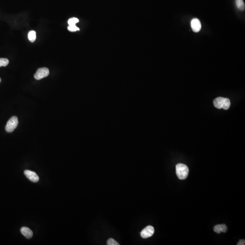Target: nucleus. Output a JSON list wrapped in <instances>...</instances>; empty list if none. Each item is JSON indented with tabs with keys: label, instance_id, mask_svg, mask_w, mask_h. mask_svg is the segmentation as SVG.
<instances>
[{
	"label": "nucleus",
	"instance_id": "12",
	"mask_svg": "<svg viewBox=\"0 0 245 245\" xmlns=\"http://www.w3.org/2000/svg\"><path fill=\"white\" fill-rule=\"evenodd\" d=\"M9 60L6 58H0V67L6 66L9 64Z\"/></svg>",
	"mask_w": 245,
	"mask_h": 245
},
{
	"label": "nucleus",
	"instance_id": "4",
	"mask_svg": "<svg viewBox=\"0 0 245 245\" xmlns=\"http://www.w3.org/2000/svg\"><path fill=\"white\" fill-rule=\"evenodd\" d=\"M49 74V70L47 68H41L38 69L36 72L35 74L34 78L36 80H40L48 76Z\"/></svg>",
	"mask_w": 245,
	"mask_h": 245
},
{
	"label": "nucleus",
	"instance_id": "16",
	"mask_svg": "<svg viewBox=\"0 0 245 245\" xmlns=\"http://www.w3.org/2000/svg\"><path fill=\"white\" fill-rule=\"evenodd\" d=\"M245 240H241L239 241V242L237 243V245H245Z\"/></svg>",
	"mask_w": 245,
	"mask_h": 245
},
{
	"label": "nucleus",
	"instance_id": "5",
	"mask_svg": "<svg viewBox=\"0 0 245 245\" xmlns=\"http://www.w3.org/2000/svg\"><path fill=\"white\" fill-rule=\"evenodd\" d=\"M154 229L151 226H148L144 228L140 233L141 237L143 238H147L151 237L154 234Z\"/></svg>",
	"mask_w": 245,
	"mask_h": 245
},
{
	"label": "nucleus",
	"instance_id": "1",
	"mask_svg": "<svg viewBox=\"0 0 245 245\" xmlns=\"http://www.w3.org/2000/svg\"><path fill=\"white\" fill-rule=\"evenodd\" d=\"M176 172L177 176L179 179H185L189 175V167L183 163H179L176 166Z\"/></svg>",
	"mask_w": 245,
	"mask_h": 245
},
{
	"label": "nucleus",
	"instance_id": "3",
	"mask_svg": "<svg viewBox=\"0 0 245 245\" xmlns=\"http://www.w3.org/2000/svg\"><path fill=\"white\" fill-rule=\"evenodd\" d=\"M18 124V118L13 116L9 119L5 127L6 131L8 133H11L14 131Z\"/></svg>",
	"mask_w": 245,
	"mask_h": 245
},
{
	"label": "nucleus",
	"instance_id": "15",
	"mask_svg": "<svg viewBox=\"0 0 245 245\" xmlns=\"http://www.w3.org/2000/svg\"><path fill=\"white\" fill-rule=\"evenodd\" d=\"M68 29L69 31H71V32H75V31H76L77 30H80V29L78 27H77L76 25H69L68 27Z\"/></svg>",
	"mask_w": 245,
	"mask_h": 245
},
{
	"label": "nucleus",
	"instance_id": "10",
	"mask_svg": "<svg viewBox=\"0 0 245 245\" xmlns=\"http://www.w3.org/2000/svg\"><path fill=\"white\" fill-rule=\"evenodd\" d=\"M236 4L237 7L239 10L241 11L245 10V3L243 0H236Z\"/></svg>",
	"mask_w": 245,
	"mask_h": 245
},
{
	"label": "nucleus",
	"instance_id": "6",
	"mask_svg": "<svg viewBox=\"0 0 245 245\" xmlns=\"http://www.w3.org/2000/svg\"><path fill=\"white\" fill-rule=\"evenodd\" d=\"M24 174L26 178L33 183H37L39 180V177L36 172L31 171L29 170H25L24 171Z\"/></svg>",
	"mask_w": 245,
	"mask_h": 245
},
{
	"label": "nucleus",
	"instance_id": "11",
	"mask_svg": "<svg viewBox=\"0 0 245 245\" xmlns=\"http://www.w3.org/2000/svg\"><path fill=\"white\" fill-rule=\"evenodd\" d=\"M28 39L31 42H34L36 40V32L34 30H31L28 33Z\"/></svg>",
	"mask_w": 245,
	"mask_h": 245
},
{
	"label": "nucleus",
	"instance_id": "7",
	"mask_svg": "<svg viewBox=\"0 0 245 245\" xmlns=\"http://www.w3.org/2000/svg\"><path fill=\"white\" fill-rule=\"evenodd\" d=\"M192 30L195 32H198L201 30V23L199 20L194 18L192 20L191 23Z\"/></svg>",
	"mask_w": 245,
	"mask_h": 245
},
{
	"label": "nucleus",
	"instance_id": "17",
	"mask_svg": "<svg viewBox=\"0 0 245 245\" xmlns=\"http://www.w3.org/2000/svg\"><path fill=\"white\" fill-rule=\"evenodd\" d=\"M1 79L0 78V83H1Z\"/></svg>",
	"mask_w": 245,
	"mask_h": 245
},
{
	"label": "nucleus",
	"instance_id": "13",
	"mask_svg": "<svg viewBox=\"0 0 245 245\" xmlns=\"http://www.w3.org/2000/svg\"><path fill=\"white\" fill-rule=\"evenodd\" d=\"M79 22V20L78 18H75V17L71 18L68 21V23L69 25H76V24Z\"/></svg>",
	"mask_w": 245,
	"mask_h": 245
},
{
	"label": "nucleus",
	"instance_id": "14",
	"mask_svg": "<svg viewBox=\"0 0 245 245\" xmlns=\"http://www.w3.org/2000/svg\"><path fill=\"white\" fill-rule=\"evenodd\" d=\"M107 244L108 245H119V243L115 241L114 239L112 238H109L107 241Z\"/></svg>",
	"mask_w": 245,
	"mask_h": 245
},
{
	"label": "nucleus",
	"instance_id": "2",
	"mask_svg": "<svg viewBox=\"0 0 245 245\" xmlns=\"http://www.w3.org/2000/svg\"><path fill=\"white\" fill-rule=\"evenodd\" d=\"M213 104L214 106L217 109L222 108L225 110H227L230 108L231 102L229 99L219 97L214 100Z\"/></svg>",
	"mask_w": 245,
	"mask_h": 245
},
{
	"label": "nucleus",
	"instance_id": "9",
	"mask_svg": "<svg viewBox=\"0 0 245 245\" xmlns=\"http://www.w3.org/2000/svg\"><path fill=\"white\" fill-rule=\"evenodd\" d=\"M213 230L215 232L218 234L222 232L225 233L227 231V227L225 224H219L213 227Z\"/></svg>",
	"mask_w": 245,
	"mask_h": 245
},
{
	"label": "nucleus",
	"instance_id": "8",
	"mask_svg": "<svg viewBox=\"0 0 245 245\" xmlns=\"http://www.w3.org/2000/svg\"><path fill=\"white\" fill-rule=\"evenodd\" d=\"M20 232L22 233V235L27 239H30L32 237L33 235L32 231L27 227H21L20 229Z\"/></svg>",
	"mask_w": 245,
	"mask_h": 245
}]
</instances>
